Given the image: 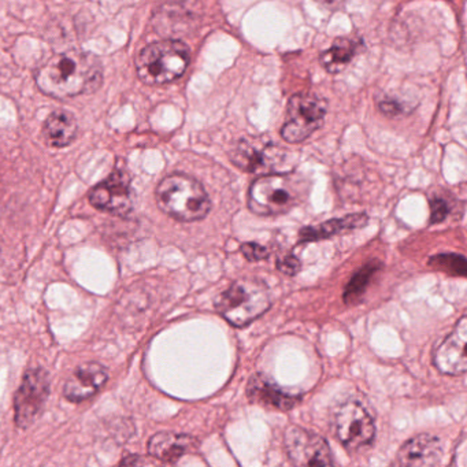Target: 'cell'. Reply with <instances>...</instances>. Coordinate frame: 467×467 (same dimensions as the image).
Segmentation results:
<instances>
[{
  "label": "cell",
  "instance_id": "obj_20",
  "mask_svg": "<svg viewBox=\"0 0 467 467\" xmlns=\"http://www.w3.org/2000/svg\"><path fill=\"white\" fill-rule=\"evenodd\" d=\"M379 266H381V265H379V262H370V264L366 265L365 267H362V269L352 277L348 286L346 288V292H344V300H346L347 303L357 302V300L365 294L371 277H373L374 273L379 269Z\"/></svg>",
  "mask_w": 467,
  "mask_h": 467
},
{
  "label": "cell",
  "instance_id": "obj_4",
  "mask_svg": "<svg viewBox=\"0 0 467 467\" xmlns=\"http://www.w3.org/2000/svg\"><path fill=\"white\" fill-rule=\"evenodd\" d=\"M190 64V50L180 40L152 43L136 59L139 78L147 86H163L184 75Z\"/></svg>",
  "mask_w": 467,
  "mask_h": 467
},
{
  "label": "cell",
  "instance_id": "obj_12",
  "mask_svg": "<svg viewBox=\"0 0 467 467\" xmlns=\"http://www.w3.org/2000/svg\"><path fill=\"white\" fill-rule=\"evenodd\" d=\"M466 341L467 318L463 316L434 354L433 363L439 371L448 376H461L466 371Z\"/></svg>",
  "mask_w": 467,
  "mask_h": 467
},
{
  "label": "cell",
  "instance_id": "obj_22",
  "mask_svg": "<svg viewBox=\"0 0 467 467\" xmlns=\"http://www.w3.org/2000/svg\"><path fill=\"white\" fill-rule=\"evenodd\" d=\"M242 253L250 262L264 261L270 255V251L258 243H245L242 245Z\"/></svg>",
  "mask_w": 467,
  "mask_h": 467
},
{
  "label": "cell",
  "instance_id": "obj_21",
  "mask_svg": "<svg viewBox=\"0 0 467 467\" xmlns=\"http://www.w3.org/2000/svg\"><path fill=\"white\" fill-rule=\"evenodd\" d=\"M429 266L439 270V272L447 273V275H458V277H464L466 275V259L464 256L456 255V254H441V255L433 256L429 261Z\"/></svg>",
  "mask_w": 467,
  "mask_h": 467
},
{
  "label": "cell",
  "instance_id": "obj_13",
  "mask_svg": "<svg viewBox=\"0 0 467 467\" xmlns=\"http://www.w3.org/2000/svg\"><path fill=\"white\" fill-rule=\"evenodd\" d=\"M108 379L105 366L95 362L84 363L67 379L64 388L65 398L75 403L87 400L105 387Z\"/></svg>",
  "mask_w": 467,
  "mask_h": 467
},
{
  "label": "cell",
  "instance_id": "obj_14",
  "mask_svg": "<svg viewBox=\"0 0 467 467\" xmlns=\"http://www.w3.org/2000/svg\"><path fill=\"white\" fill-rule=\"evenodd\" d=\"M441 458V440L428 433L412 437L398 452V463L403 466H434Z\"/></svg>",
  "mask_w": 467,
  "mask_h": 467
},
{
  "label": "cell",
  "instance_id": "obj_6",
  "mask_svg": "<svg viewBox=\"0 0 467 467\" xmlns=\"http://www.w3.org/2000/svg\"><path fill=\"white\" fill-rule=\"evenodd\" d=\"M327 102L314 95L299 94L288 103V119L281 130V136L288 143H302L324 124Z\"/></svg>",
  "mask_w": 467,
  "mask_h": 467
},
{
  "label": "cell",
  "instance_id": "obj_1",
  "mask_svg": "<svg viewBox=\"0 0 467 467\" xmlns=\"http://www.w3.org/2000/svg\"><path fill=\"white\" fill-rule=\"evenodd\" d=\"M35 80L47 97L69 99L97 91L102 86V62L87 51H65L47 59L37 69Z\"/></svg>",
  "mask_w": 467,
  "mask_h": 467
},
{
  "label": "cell",
  "instance_id": "obj_7",
  "mask_svg": "<svg viewBox=\"0 0 467 467\" xmlns=\"http://www.w3.org/2000/svg\"><path fill=\"white\" fill-rule=\"evenodd\" d=\"M332 428L336 437L348 448L365 447L376 434L373 417L358 400H347L336 407Z\"/></svg>",
  "mask_w": 467,
  "mask_h": 467
},
{
  "label": "cell",
  "instance_id": "obj_5",
  "mask_svg": "<svg viewBox=\"0 0 467 467\" xmlns=\"http://www.w3.org/2000/svg\"><path fill=\"white\" fill-rule=\"evenodd\" d=\"M270 292L261 280L242 278L234 281L215 300V308L234 327L250 325L270 308Z\"/></svg>",
  "mask_w": 467,
  "mask_h": 467
},
{
  "label": "cell",
  "instance_id": "obj_19",
  "mask_svg": "<svg viewBox=\"0 0 467 467\" xmlns=\"http://www.w3.org/2000/svg\"><path fill=\"white\" fill-rule=\"evenodd\" d=\"M362 43L359 40L338 37L333 42L332 47L319 57V62L329 73H340L351 64Z\"/></svg>",
  "mask_w": 467,
  "mask_h": 467
},
{
  "label": "cell",
  "instance_id": "obj_9",
  "mask_svg": "<svg viewBox=\"0 0 467 467\" xmlns=\"http://www.w3.org/2000/svg\"><path fill=\"white\" fill-rule=\"evenodd\" d=\"M50 393V379L43 368H29L15 399L16 423L28 428L42 414Z\"/></svg>",
  "mask_w": 467,
  "mask_h": 467
},
{
  "label": "cell",
  "instance_id": "obj_18",
  "mask_svg": "<svg viewBox=\"0 0 467 467\" xmlns=\"http://www.w3.org/2000/svg\"><path fill=\"white\" fill-rule=\"evenodd\" d=\"M366 214H351L343 218L327 221L318 226H307L300 231V242H318V240L330 239L335 234H344L352 229L363 228L368 223Z\"/></svg>",
  "mask_w": 467,
  "mask_h": 467
},
{
  "label": "cell",
  "instance_id": "obj_10",
  "mask_svg": "<svg viewBox=\"0 0 467 467\" xmlns=\"http://www.w3.org/2000/svg\"><path fill=\"white\" fill-rule=\"evenodd\" d=\"M286 455L295 466H332L327 440L300 426H291L284 437Z\"/></svg>",
  "mask_w": 467,
  "mask_h": 467
},
{
  "label": "cell",
  "instance_id": "obj_2",
  "mask_svg": "<svg viewBox=\"0 0 467 467\" xmlns=\"http://www.w3.org/2000/svg\"><path fill=\"white\" fill-rule=\"evenodd\" d=\"M308 182L299 174H265L251 185L248 207L258 215H281L306 201Z\"/></svg>",
  "mask_w": 467,
  "mask_h": 467
},
{
  "label": "cell",
  "instance_id": "obj_8",
  "mask_svg": "<svg viewBox=\"0 0 467 467\" xmlns=\"http://www.w3.org/2000/svg\"><path fill=\"white\" fill-rule=\"evenodd\" d=\"M231 160L237 168L247 173L265 176L281 171V166L285 162V151L272 141L245 138L232 150Z\"/></svg>",
  "mask_w": 467,
  "mask_h": 467
},
{
  "label": "cell",
  "instance_id": "obj_24",
  "mask_svg": "<svg viewBox=\"0 0 467 467\" xmlns=\"http://www.w3.org/2000/svg\"><path fill=\"white\" fill-rule=\"evenodd\" d=\"M448 214V203L442 198H434L431 202V223H439L445 220Z\"/></svg>",
  "mask_w": 467,
  "mask_h": 467
},
{
  "label": "cell",
  "instance_id": "obj_16",
  "mask_svg": "<svg viewBox=\"0 0 467 467\" xmlns=\"http://www.w3.org/2000/svg\"><path fill=\"white\" fill-rule=\"evenodd\" d=\"M198 447V441L188 434L162 433L155 434L150 439L149 452L154 458L168 463L179 461Z\"/></svg>",
  "mask_w": 467,
  "mask_h": 467
},
{
  "label": "cell",
  "instance_id": "obj_17",
  "mask_svg": "<svg viewBox=\"0 0 467 467\" xmlns=\"http://www.w3.org/2000/svg\"><path fill=\"white\" fill-rule=\"evenodd\" d=\"M78 125L76 117L67 110H57L48 116L43 127V136L48 146L62 149L78 138Z\"/></svg>",
  "mask_w": 467,
  "mask_h": 467
},
{
  "label": "cell",
  "instance_id": "obj_11",
  "mask_svg": "<svg viewBox=\"0 0 467 467\" xmlns=\"http://www.w3.org/2000/svg\"><path fill=\"white\" fill-rule=\"evenodd\" d=\"M89 202L95 209L113 215H128L133 209L130 179L127 171H116L105 182L92 188Z\"/></svg>",
  "mask_w": 467,
  "mask_h": 467
},
{
  "label": "cell",
  "instance_id": "obj_3",
  "mask_svg": "<svg viewBox=\"0 0 467 467\" xmlns=\"http://www.w3.org/2000/svg\"><path fill=\"white\" fill-rule=\"evenodd\" d=\"M157 203L169 217L182 223L203 220L212 209L201 182L185 174H171L158 185Z\"/></svg>",
  "mask_w": 467,
  "mask_h": 467
},
{
  "label": "cell",
  "instance_id": "obj_23",
  "mask_svg": "<svg viewBox=\"0 0 467 467\" xmlns=\"http://www.w3.org/2000/svg\"><path fill=\"white\" fill-rule=\"evenodd\" d=\"M277 269L286 275H295L302 269V264L295 255H284L277 259Z\"/></svg>",
  "mask_w": 467,
  "mask_h": 467
},
{
  "label": "cell",
  "instance_id": "obj_15",
  "mask_svg": "<svg viewBox=\"0 0 467 467\" xmlns=\"http://www.w3.org/2000/svg\"><path fill=\"white\" fill-rule=\"evenodd\" d=\"M247 396L253 403L277 411H289L299 403V396L289 395L262 374L251 377L247 385Z\"/></svg>",
  "mask_w": 467,
  "mask_h": 467
}]
</instances>
